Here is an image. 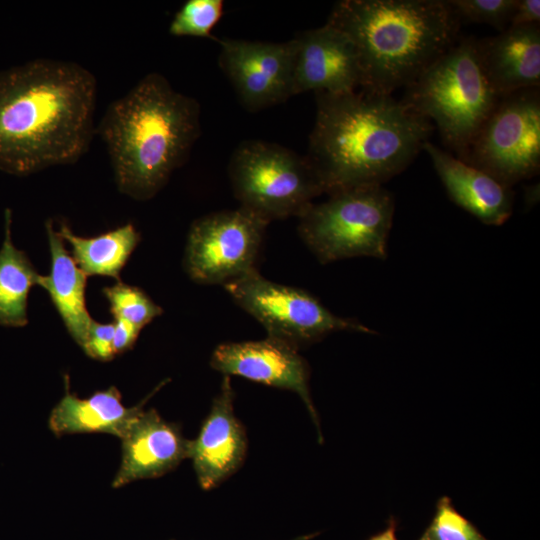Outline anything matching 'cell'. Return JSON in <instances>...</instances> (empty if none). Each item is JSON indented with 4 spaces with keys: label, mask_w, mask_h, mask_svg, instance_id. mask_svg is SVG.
I'll return each mask as SVG.
<instances>
[{
    "label": "cell",
    "mask_w": 540,
    "mask_h": 540,
    "mask_svg": "<svg viewBox=\"0 0 540 540\" xmlns=\"http://www.w3.org/2000/svg\"><path fill=\"white\" fill-rule=\"evenodd\" d=\"M96 99L95 76L73 61L0 70V170L26 176L77 162L96 132Z\"/></svg>",
    "instance_id": "1"
},
{
    "label": "cell",
    "mask_w": 540,
    "mask_h": 540,
    "mask_svg": "<svg viewBox=\"0 0 540 540\" xmlns=\"http://www.w3.org/2000/svg\"><path fill=\"white\" fill-rule=\"evenodd\" d=\"M315 95L306 158L328 195L383 185L411 164L434 130L392 95L362 89Z\"/></svg>",
    "instance_id": "2"
},
{
    "label": "cell",
    "mask_w": 540,
    "mask_h": 540,
    "mask_svg": "<svg viewBox=\"0 0 540 540\" xmlns=\"http://www.w3.org/2000/svg\"><path fill=\"white\" fill-rule=\"evenodd\" d=\"M96 132L106 145L119 191L147 200L189 156L200 134V106L153 72L109 104Z\"/></svg>",
    "instance_id": "3"
},
{
    "label": "cell",
    "mask_w": 540,
    "mask_h": 540,
    "mask_svg": "<svg viewBox=\"0 0 540 540\" xmlns=\"http://www.w3.org/2000/svg\"><path fill=\"white\" fill-rule=\"evenodd\" d=\"M326 24L353 42L362 90L392 95L412 83L458 39L445 0H342Z\"/></svg>",
    "instance_id": "4"
},
{
    "label": "cell",
    "mask_w": 540,
    "mask_h": 540,
    "mask_svg": "<svg viewBox=\"0 0 540 540\" xmlns=\"http://www.w3.org/2000/svg\"><path fill=\"white\" fill-rule=\"evenodd\" d=\"M476 39L457 40L405 87L401 99L435 123L443 144L461 160L499 100L482 71Z\"/></svg>",
    "instance_id": "5"
},
{
    "label": "cell",
    "mask_w": 540,
    "mask_h": 540,
    "mask_svg": "<svg viewBox=\"0 0 540 540\" xmlns=\"http://www.w3.org/2000/svg\"><path fill=\"white\" fill-rule=\"evenodd\" d=\"M395 201L383 185L335 192L298 217V232L320 263L352 257L386 260Z\"/></svg>",
    "instance_id": "6"
},
{
    "label": "cell",
    "mask_w": 540,
    "mask_h": 540,
    "mask_svg": "<svg viewBox=\"0 0 540 540\" xmlns=\"http://www.w3.org/2000/svg\"><path fill=\"white\" fill-rule=\"evenodd\" d=\"M228 173L240 207L268 222L301 216L324 193L306 156L275 143H240L231 155Z\"/></svg>",
    "instance_id": "7"
},
{
    "label": "cell",
    "mask_w": 540,
    "mask_h": 540,
    "mask_svg": "<svg viewBox=\"0 0 540 540\" xmlns=\"http://www.w3.org/2000/svg\"><path fill=\"white\" fill-rule=\"evenodd\" d=\"M224 288L262 324L268 337L297 350L338 331L377 334L357 319L333 314L309 292L267 280L256 269L227 282Z\"/></svg>",
    "instance_id": "8"
},
{
    "label": "cell",
    "mask_w": 540,
    "mask_h": 540,
    "mask_svg": "<svg viewBox=\"0 0 540 540\" xmlns=\"http://www.w3.org/2000/svg\"><path fill=\"white\" fill-rule=\"evenodd\" d=\"M462 161L510 188L537 175L540 169L539 87L500 96Z\"/></svg>",
    "instance_id": "9"
},
{
    "label": "cell",
    "mask_w": 540,
    "mask_h": 540,
    "mask_svg": "<svg viewBox=\"0 0 540 540\" xmlns=\"http://www.w3.org/2000/svg\"><path fill=\"white\" fill-rule=\"evenodd\" d=\"M268 221L239 207L197 219L189 230L184 265L201 284H226L256 269Z\"/></svg>",
    "instance_id": "10"
},
{
    "label": "cell",
    "mask_w": 540,
    "mask_h": 540,
    "mask_svg": "<svg viewBox=\"0 0 540 540\" xmlns=\"http://www.w3.org/2000/svg\"><path fill=\"white\" fill-rule=\"evenodd\" d=\"M217 42L220 68L245 109L258 111L293 96L292 39L283 43L227 38Z\"/></svg>",
    "instance_id": "11"
},
{
    "label": "cell",
    "mask_w": 540,
    "mask_h": 540,
    "mask_svg": "<svg viewBox=\"0 0 540 540\" xmlns=\"http://www.w3.org/2000/svg\"><path fill=\"white\" fill-rule=\"evenodd\" d=\"M210 364L224 375H237L297 393L322 439L309 389V366L297 349L270 337L259 341L224 343L214 349Z\"/></svg>",
    "instance_id": "12"
},
{
    "label": "cell",
    "mask_w": 540,
    "mask_h": 540,
    "mask_svg": "<svg viewBox=\"0 0 540 540\" xmlns=\"http://www.w3.org/2000/svg\"><path fill=\"white\" fill-rule=\"evenodd\" d=\"M292 41L293 95L308 91L340 94L361 88L357 51L344 32L325 23L298 33Z\"/></svg>",
    "instance_id": "13"
},
{
    "label": "cell",
    "mask_w": 540,
    "mask_h": 540,
    "mask_svg": "<svg viewBox=\"0 0 540 540\" xmlns=\"http://www.w3.org/2000/svg\"><path fill=\"white\" fill-rule=\"evenodd\" d=\"M233 402L230 376L224 375L199 435L190 441L188 458L204 490L216 487L231 476L246 457L247 437L235 416Z\"/></svg>",
    "instance_id": "14"
},
{
    "label": "cell",
    "mask_w": 540,
    "mask_h": 540,
    "mask_svg": "<svg viewBox=\"0 0 540 540\" xmlns=\"http://www.w3.org/2000/svg\"><path fill=\"white\" fill-rule=\"evenodd\" d=\"M122 441L121 464L112 487L160 477L189 457L190 441L177 424L165 421L155 409L143 410Z\"/></svg>",
    "instance_id": "15"
},
{
    "label": "cell",
    "mask_w": 540,
    "mask_h": 540,
    "mask_svg": "<svg viewBox=\"0 0 540 540\" xmlns=\"http://www.w3.org/2000/svg\"><path fill=\"white\" fill-rule=\"evenodd\" d=\"M449 198L486 225L499 226L512 215L515 193L484 171L431 143L423 145Z\"/></svg>",
    "instance_id": "16"
},
{
    "label": "cell",
    "mask_w": 540,
    "mask_h": 540,
    "mask_svg": "<svg viewBox=\"0 0 540 540\" xmlns=\"http://www.w3.org/2000/svg\"><path fill=\"white\" fill-rule=\"evenodd\" d=\"M478 59L500 97L540 85V25L509 26L493 37L476 39Z\"/></svg>",
    "instance_id": "17"
},
{
    "label": "cell",
    "mask_w": 540,
    "mask_h": 540,
    "mask_svg": "<svg viewBox=\"0 0 540 540\" xmlns=\"http://www.w3.org/2000/svg\"><path fill=\"white\" fill-rule=\"evenodd\" d=\"M52 409L48 425L57 436L76 433H107L122 439L133 421L144 410L149 397L134 407L122 404L119 390L111 386L88 398H79L69 391Z\"/></svg>",
    "instance_id": "18"
},
{
    "label": "cell",
    "mask_w": 540,
    "mask_h": 540,
    "mask_svg": "<svg viewBox=\"0 0 540 540\" xmlns=\"http://www.w3.org/2000/svg\"><path fill=\"white\" fill-rule=\"evenodd\" d=\"M46 230L51 253V271L49 275H40L38 286L47 290L69 334L82 346L93 322L85 301L87 275L68 254L64 240L54 230L52 221L46 222Z\"/></svg>",
    "instance_id": "19"
},
{
    "label": "cell",
    "mask_w": 540,
    "mask_h": 540,
    "mask_svg": "<svg viewBox=\"0 0 540 540\" xmlns=\"http://www.w3.org/2000/svg\"><path fill=\"white\" fill-rule=\"evenodd\" d=\"M58 234L71 244L72 258L87 276L102 275L118 280L120 271L140 241V234L132 223L90 238L75 235L62 223Z\"/></svg>",
    "instance_id": "20"
},
{
    "label": "cell",
    "mask_w": 540,
    "mask_h": 540,
    "mask_svg": "<svg viewBox=\"0 0 540 540\" xmlns=\"http://www.w3.org/2000/svg\"><path fill=\"white\" fill-rule=\"evenodd\" d=\"M12 213L5 211V240L0 250V325L21 327L28 323L27 300L40 274L11 240Z\"/></svg>",
    "instance_id": "21"
},
{
    "label": "cell",
    "mask_w": 540,
    "mask_h": 540,
    "mask_svg": "<svg viewBox=\"0 0 540 540\" xmlns=\"http://www.w3.org/2000/svg\"><path fill=\"white\" fill-rule=\"evenodd\" d=\"M102 292L110 303L114 319L127 321L140 329L163 312L142 289L120 281Z\"/></svg>",
    "instance_id": "22"
},
{
    "label": "cell",
    "mask_w": 540,
    "mask_h": 540,
    "mask_svg": "<svg viewBox=\"0 0 540 540\" xmlns=\"http://www.w3.org/2000/svg\"><path fill=\"white\" fill-rule=\"evenodd\" d=\"M222 0H187L175 13L169 33L173 36L212 38V30L223 15Z\"/></svg>",
    "instance_id": "23"
},
{
    "label": "cell",
    "mask_w": 540,
    "mask_h": 540,
    "mask_svg": "<svg viewBox=\"0 0 540 540\" xmlns=\"http://www.w3.org/2000/svg\"><path fill=\"white\" fill-rule=\"evenodd\" d=\"M417 540H488L453 505L448 496L440 497L434 515Z\"/></svg>",
    "instance_id": "24"
},
{
    "label": "cell",
    "mask_w": 540,
    "mask_h": 540,
    "mask_svg": "<svg viewBox=\"0 0 540 540\" xmlns=\"http://www.w3.org/2000/svg\"><path fill=\"white\" fill-rule=\"evenodd\" d=\"M459 22L489 24L499 32L510 26L516 0H445Z\"/></svg>",
    "instance_id": "25"
},
{
    "label": "cell",
    "mask_w": 540,
    "mask_h": 540,
    "mask_svg": "<svg viewBox=\"0 0 540 540\" xmlns=\"http://www.w3.org/2000/svg\"><path fill=\"white\" fill-rule=\"evenodd\" d=\"M114 322L98 323L93 320L86 340L81 346L83 351L90 358L109 361L114 358L113 348Z\"/></svg>",
    "instance_id": "26"
},
{
    "label": "cell",
    "mask_w": 540,
    "mask_h": 540,
    "mask_svg": "<svg viewBox=\"0 0 540 540\" xmlns=\"http://www.w3.org/2000/svg\"><path fill=\"white\" fill-rule=\"evenodd\" d=\"M141 329L121 319H114L113 348L115 355L130 350L140 333Z\"/></svg>",
    "instance_id": "27"
},
{
    "label": "cell",
    "mask_w": 540,
    "mask_h": 540,
    "mask_svg": "<svg viewBox=\"0 0 540 540\" xmlns=\"http://www.w3.org/2000/svg\"><path fill=\"white\" fill-rule=\"evenodd\" d=\"M540 25V1L516 0L510 26Z\"/></svg>",
    "instance_id": "28"
},
{
    "label": "cell",
    "mask_w": 540,
    "mask_h": 540,
    "mask_svg": "<svg viewBox=\"0 0 540 540\" xmlns=\"http://www.w3.org/2000/svg\"><path fill=\"white\" fill-rule=\"evenodd\" d=\"M398 522L394 516H390L388 520L387 527L377 533L372 535L368 540H398L397 532Z\"/></svg>",
    "instance_id": "29"
},
{
    "label": "cell",
    "mask_w": 540,
    "mask_h": 540,
    "mask_svg": "<svg viewBox=\"0 0 540 540\" xmlns=\"http://www.w3.org/2000/svg\"><path fill=\"white\" fill-rule=\"evenodd\" d=\"M525 205L527 207L535 205L539 200V184L527 186L525 188Z\"/></svg>",
    "instance_id": "30"
},
{
    "label": "cell",
    "mask_w": 540,
    "mask_h": 540,
    "mask_svg": "<svg viewBox=\"0 0 540 540\" xmlns=\"http://www.w3.org/2000/svg\"><path fill=\"white\" fill-rule=\"evenodd\" d=\"M313 537V535H305V536H300L294 540H309Z\"/></svg>",
    "instance_id": "31"
}]
</instances>
